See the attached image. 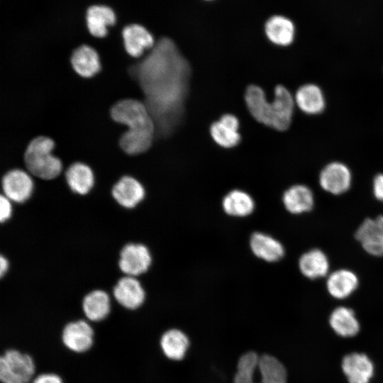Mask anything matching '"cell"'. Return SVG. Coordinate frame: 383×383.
Here are the masks:
<instances>
[{
	"label": "cell",
	"mask_w": 383,
	"mask_h": 383,
	"mask_svg": "<svg viewBox=\"0 0 383 383\" xmlns=\"http://www.w3.org/2000/svg\"><path fill=\"white\" fill-rule=\"evenodd\" d=\"M145 104L156 127L170 131L179 121L187 96L190 67L175 43L160 39L134 70Z\"/></svg>",
	"instance_id": "1"
},
{
	"label": "cell",
	"mask_w": 383,
	"mask_h": 383,
	"mask_svg": "<svg viewBox=\"0 0 383 383\" xmlns=\"http://www.w3.org/2000/svg\"><path fill=\"white\" fill-rule=\"evenodd\" d=\"M2 189L9 199L21 203L26 201L32 194L33 182L30 176L19 169L12 170L3 177Z\"/></svg>",
	"instance_id": "10"
},
{
	"label": "cell",
	"mask_w": 383,
	"mask_h": 383,
	"mask_svg": "<svg viewBox=\"0 0 383 383\" xmlns=\"http://www.w3.org/2000/svg\"><path fill=\"white\" fill-rule=\"evenodd\" d=\"M355 235L367 253L383 256V216L366 218L357 228Z\"/></svg>",
	"instance_id": "8"
},
{
	"label": "cell",
	"mask_w": 383,
	"mask_h": 383,
	"mask_svg": "<svg viewBox=\"0 0 383 383\" xmlns=\"http://www.w3.org/2000/svg\"><path fill=\"white\" fill-rule=\"evenodd\" d=\"M329 265L326 255L317 248L306 252L299 260L301 272L311 279L326 276L328 272Z\"/></svg>",
	"instance_id": "24"
},
{
	"label": "cell",
	"mask_w": 383,
	"mask_h": 383,
	"mask_svg": "<svg viewBox=\"0 0 383 383\" xmlns=\"http://www.w3.org/2000/svg\"><path fill=\"white\" fill-rule=\"evenodd\" d=\"M286 209L294 214L310 211L314 204L312 191L304 184H295L287 189L282 197Z\"/></svg>",
	"instance_id": "21"
},
{
	"label": "cell",
	"mask_w": 383,
	"mask_h": 383,
	"mask_svg": "<svg viewBox=\"0 0 383 383\" xmlns=\"http://www.w3.org/2000/svg\"><path fill=\"white\" fill-rule=\"evenodd\" d=\"M239 126L238 118L235 116L226 113L211 125L210 134L217 145L231 148L236 146L240 140Z\"/></svg>",
	"instance_id": "13"
},
{
	"label": "cell",
	"mask_w": 383,
	"mask_h": 383,
	"mask_svg": "<svg viewBox=\"0 0 383 383\" xmlns=\"http://www.w3.org/2000/svg\"><path fill=\"white\" fill-rule=\"evenodd\" d=\"M71 65L79 76L89 78L101 70L100 58L96 50L88 45L77 48L70 57Z\"/></svg>",
	"instance_id": "19"
},
{
	"label": "cell",
	"mask_w": 383,
	"mask_h": 383,
	"mask_svg": "<svg viewBox=\"0 0 383 383\" xmlns=\"http://www.w3.org/2000/svg\"><path fill=\"white\" fill-rule=\"evenodd\" d=\"M372 190L375 198L383 202V173H379L374 177Z\"/></svg>",
	"instance_id": "32"
},
{
	"label": "cell",
	"mask_w": 383,
	"mask_h": 383,
	"mask_svg": "<svg viewBox=\"0 0 383 383\" xmlns=\"http://www.w3.org/2000/svg\"><path fill=\"white\" fill-rule=\"evenodd\" d=\"M154 135L155 131L127 130L121 135L119 145L128 155L140 154L150 148Z\"/></svg>",
	"instance_id": "30"
},
{
	"label": "cell",
	"mask_w": 383,
	"mask_h": 383,
	"mask_svg": "<svg viewBox=\"0 0 383 383\" xmlns=\"http://www.w3.org/2000/svg\"><path fill=\"white\" fill-rule=\"evenodd\" d=\"M34 372V362L28 354L9 349L0 357V380L2 383H28Z\"/></svg>",
	"instance_id": "6"
},
{
	"label": "cell",
	"mask_w": 383,
	"mask_h": 383,
	"mask_svg": "<svg viewBox=\"0 0 383 383\" xmlns=\"http://www.w3.org/2000/svg\"><path fill=\"white\" fill-rule=\"evenodd\" d=\"M189 345L187 335L180 330L173 328L165 331L160 339V347L165 355L172 360H181L185 356Z\"/></svg>",
	"instance_id": "25"
},
{
	"label": "cell",
	"mask_w": 383,
	"mask_h": 383,
	"mask_svg": "<svg viewBox=\"0 0 383 383\" xmlns=\"http://www.w3.org/2000/svg\"><path fill=\"white\" fill-rule=\"evenodd\" d=\"M93 338L92 328L83 320L67 323L63 328L62 334L64 345L70 350L77 353L88 350L93 344Z\"/></svg>",
	"instance_id": "11"
},
{
	"label": "cell",
	"mask_w": 383,
	"mask_h": 383,
	"mask_svg": "<svg viewBox=\"0 0 383 383\" xmlns=\"http://www.w3.org/2000/svg\"><path fill=\"white\" fill-rule=\"evenodd\" d=\"M233 383H287V371L272 355L248 352L238 360Z\"/></svg>",
	"instance_id": "3"
},
{
	"label": "cell",
	"mask_w": 383,
	"mask_h": 383,
	"mask_svg": "<svg viewBox=\"0 0 383 383\" xmlns=\"http://www.w3.org/2000/svg\"><path fill=\"white\" fill-rule=\"evenodd\" d=\"M112 195L120 205L131 209L143 199L145 189L136 179L124 176L113 187Z\"/></svg>",
	"instance_id": "18"
},
{
	"label": "cell",
	"mask_w": 383,
	"mask_h": 383,
	"mask_svg": "<svg viewBox=\"0 0 383 383\" xmlns=\"http://www.w3.org/2000/svg\"><path fill=\"white\" fill-rule=\"evenodd\" d=\"M245 101L249 112L257 121L279 131L289 128L295 101L284 86L275 87L274 99L270 101L262 88L250 85L245 92Z\"/></svg>",
	"instance_id": "2"
},
{
	"label": "cell",
	"mask_w": 383,
	"mask_h": 383,
	"mask_svg": "<svg viewBox=\"0 0 383 383\" xmlns=\"http://www.w3.org/2000/svg\"><path fill=\"white\" fill-rule=\"evenodd\" d=\"M116 301L123 307L135 309L145 300V292L140 283L133 276H126L118 280L113 289Z\"/></svg>",
	"instance_id": "17"
},
{
	"label": "cell",
	"mask_w": 383,
	"mask_h": 383,
	"mask_svg": "<svg viewBox=\"0 0 383 383\" xmlns=\"http://www.w3.org/2000/svg\"><path fill=\"white\" fill-rule=\"evenodd\" d=\"M318 181L323 190L334 195H339L350 189L352 173L345 164L333 161L323 167Z\"/></svg>",
	"instance_id": "7"
},
{
	"label": "cell",
	"mask_w": 383,
	"mask_h": 383,
	"mask_svg": "<svg viewBox=\"0 0 383 383\" xmlns=\"http://www.w3.org/2000/svg\"><path fill=\"white\" fill-rule=\"evenodd\" d=\"M6 196L1 195L0 196V221L1 223L8 220L11 215V204Z\"/></svg>",
	"instance_id": "31"
},
{
	"label": "cell",
	"mask_w": 383,
	"mask_h": 383,
	"mask_svg": "<svg viewBox=\"0 0 383 383\" xmlns=\"http://www.w3.org/2000/svg\"><path fill=\"white\" fill-rule=\"evenodd\" d=\"M294 98L295 105L307 115H318L323 112L326 106L322 89L313 83L301 85L296 90Z\"/></svg>",
	"instance_id": "15"
},
{
	"label": "cell",
	"mask_w": 383,
	"mask_h": 383,
	"mask_svg": "<svg viewBox=\"0 0 383 383\" xmlns=\"http://www.w3.org/2000/svg\"><path fill=\"white\" fill-rule=\"evenodd\" d=\"M329 323L333 331L343 337H353L360 330V324L354 311L344 306L338 307L333 311Z\"/></svg>",
	"instance_id": "27"
},
{
	"label": "cell",
	"mask_w": 383,
	"mask_h": 383,
	"mask_svg": "<svg viewBox=\"0 0 383 383\" xmlns=\"http://www.w3.org/2000/svg\"><path fill=\"white\" fill-rule=\"evenodd\" d=\"M82 309L89 320L101 321L108 316L110 311L109 297L104 291H93L84 298Z\"/></svg>",
	"instance_id": "28"
},
{
	"label": "cell",
	"mask_w": 383,
	"mask_h": 383,
	"mask_svg": "<svg viewBox=\"0 0 383 383\" xmlns=\"http://www.w3.org/2000/svg\"><path fill=\"white\" fill-rule=\"evenodd\" d=\"M86 26L89 33L96 38H104L108 34L109 28L116 22L115 11L106 5L90 6L85 16Z\"/></svg>",
	"instance_id": "14"
},
{
	"label": "cell",
	"mask_w": 383,
	"mask_h": 383,
	"mask_svg": "<svg viewBox=\"0 0 383 383\" xmlns=\"http://www.w3.org/2000/svg\"><path fill=\"white\" fill-rule=\"evenodd\" d=\"M206 1H211V0H206Z\"/></svg>",
	"instance_id": "35"
},
{
	"label": "cell",
	"mask_w": 383,
	"mask_h": 383,
	"mask_svg": "<svg viewBox=\"0 0 383 383\" xmlns=\"http://www.w3.org/2000/svg\"><path fill=\"white\" fill-rule=\"evenodd\" d=\"M54 141L47 136H38L27 145L24 162L27 170L33 175L43 179L57 177L62 171L61 160L52 152Z\"/></svg>",
	"instance_id": "4"
},
{
	"label": "cell",
	"mask_w": 383,
	"mask_h": 383,
	"mask_svg": "<svg viewBox=\"0 0 383 383\" xmlns=\"http://www.w3.org/2000/svg\"><path fill=\"white\" fill-rule=\"evenodd\" d=\"M250 245L255 255L267 262H277L284 255L281 243L263 233H253L250 237Z\"/></svg>",
	"instance_id": "22"
},
{
	"label": "cell",
	"mask_w": 383,
	"mask_h": 383,
	"mask_svg": "<svg viewBox=\"0 0 383 383\" xmlns=\"http://www.w3.org/2000/svg\"><path fill=\"white\" fill-rule=\"evenodd\" d=\"M65 177L70 188L79 194H87L94 185L93 172L82 162L72 164L66 171Z\"/></svg>",
	"instance_id": "26"
},
{
	"label": "cell",
	"mask_w": 383,
	"mask_h": 383,
	"mask_svg": "<svg viewBox=\"0 0 383 383\" xmlns=\"http://www.w3.org/2000/svg\"><path fill=\"white\" fill-rule=\"evenodd\" d=\"M9 263L7 260L3 256H1L0 257V274L1 277L4 276V273L6 272L8 269Z\"/></svg>",
	"instance_id": "34"
},
{
	"label": "cell",
	"mask_w": 383,
	"mask_h": 383,
	"mask_svg": "<svg viewBox=\"0 0 383 383\" xmlns=\"http://www.w3.org/2000/svg\"><path fill=\"white\" fill-rule=\"evenodd\" d=\"M358 283V278L353 271L340 269L329 275L326 287L333 297L343 299L350 296L356 290Z\"/></svg>",
	"instance_id": "23"
},
{
	"label": "cell",
	"mask_w": 383,
	"mask_h": 383,
	"mask_svg": "<svg viewBox=\"0 0 383 383\" xmlns=\"http://www.w3.org/2000/svg\"><path fill=\"white\" fill-rule=\"evenodd\" d=\"M265 33L270 42L279 46H288L294 41L295 27L288 18L274 15L265 24Z\"/></svg>",
	"instance_id": "20"
},
{
	"label": "cell",
	"mask_w": 383,
	"mask_h": 383,
	"mask_svg": "<svg viewBox=\"0 0 383 383\" xmlns=\"http://www.w3.org/2000/svg\"><path fill=\"white\" fill-rule=\"evenodd\" d=\"M122 38L126 52L133 57H140L155 45L152 33L143 26L131 23L122 30Z\"/></svg>",
	"instance_id": "12"
},
{
	"label": "cell",
	"mask_w": 383,
	"mask_h": 383,
	"mask_svg": "<svg viewBox=\"0 0 383 383\" xmlns=\"http://www.w3.org/2000/svg\"><path fill=\"white\" fill-rule=\"evenodd\" d=\"M342 369L350 383H369L374 372L373 364L369 357L357 353L343 357Z\"/></svg>",
	"instance_id": "16"
},
{
	"label": "cell",
	"mask_w": 383,
	"mask_h": 383,
	"mask_svg": "<svg viewBox=\"0 0 383 383\" xmlns=\"http://www.w3.org/2000/svg\"><path fill=\"white\" fill-rule=\"evenodd\" d=\"M224 211L232 216L243 217L250 215L255 209L252 198L246 192L235 189L228 193L223 199Z\"/></svg>",
	"instance_id": "29"
},
{
	"label": "cell",
	"mask_w": 383,
	"mask_h": 383,
	"mask_svg": "<svg viewBox=\"0 0 383 383\" xmlns=\"http://www.w3.org/2000/svg\"><path fill=\"white\" fill-rule=\"evenodd\" d=\"M112 119L131 131H155L154 119L145 103L134 99L117 101L110 110Z\"/></svg>",
	"instance_id": "5"
},
{
	"label": "cell",
	"mask_w": 383,
	"mask_h": 383,
	"mask_svg": "<svg viewBox=\"0 0 383 383\" xmlns=\"http://www.w3.org/2000/svg\"><path fill=\"white\" fill-rule=\"evenodd\" d=\"M32 383H63L61 377L53 373H44L37 376Z\"/></svg>",
	"instance_id": "33"
},
{
	"label": "cell",
	"mask_w": 383,
	"mask_h": 383,
	"mask_svg": "<svg viewBox=\"0 0 383 383\" xmlns=\"http://www.w3.org/2000/svg\"><path fill=\"white\" fill-rule=\"evenodd\" d=\"M152 261L148 249L142 244L129 243L121 251L119 267L128 276H138L145 272Z\"/></svg>",
	"instance_id": "9"
}]
</instances>
